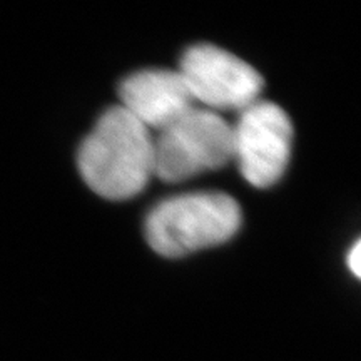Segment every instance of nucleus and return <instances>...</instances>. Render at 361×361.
<instances>
[{
	"mask_svg": "<svg viewBox=\"0 0 361 361\" xmlns=\"http://www.w3.org/2000/svg\"><path fill=\"white\" fill-rule=\"evenodd\" d=\"M78 166L97 196L130 200L154 176V135L123 106H112L80 144Z\"/></svg>",
	"mask_w": 361,
	"mask_h": 361,
	"instance_id": "obj_1",
	"label": "nucleus"
},
{
	"mask_svg": "<svg viewBox=\"0 0 361 361\" xmlns=\"http://www.w3.org/2000/svg\"><path fill=\"white\" fill-rule=\"evenodd\" d=\"M241 207L228 194L189 192L152 207L144 231L157 255L180 258L229 241L241 228Z\"/></svg>",
	"mask_w": 361,
	"mask_h": 361,
	"instance_id": "obj_2",
	"label": "nucleus"
},
{
	"mask_svg": "<svg viewBox=\"0 0 361 361\" xmlns=\"http://www.w3.org/2000/svg\"><path fill=\"white\" fill-rule=\"evenodd\" d=\"M233 161V124L219 112L194 107L154 135V176L183 183Z\"/></svg>",
	"mask_w": 361,
	"mask_h": 361,
	"instance_id": "obj_3",
	"label": "nucleus"
},
{
	"mask_svg": "<svg viewBox=\"0 0 361 361\" xmlns=\"http://www.w3.org/2000/svg\"><path fill=\"white\" fill-rule=\"evenodd\" d=\"M293 126L281 107L256 101L239 112L233 126V161L251 186L276 184L288 168Z\"/></svg>",
	"mask_w": 361,
	"mask_h": 361,
	"instance_id": "obj_4",
	"label": "nucleus"
},
{
	"mask_svg": "<svg viewBox=\"0 0 361 361\" xmlns=\"http://www.w3.org/2000/svg\"><path fill=\"white\" fill-rule=\"evenodd\" d=\"M179 74L194 102L214 112H241L258 101L263 89V78L255 67L209 44L189 47L180 59Z\"/></svg>",
	"mask_w": 361,
	"mask_h": 361,
	"instance_id": "obj_5",
	"label": "nucleus"
},
{
	"mask_svg": "<svg viewBox=\"0 0 361 361\" xmlns=\"http://www.w3.org/2000/svg\"><path fill=\"white\" fill-rule=\"evenodd\" d=\"M121 106L149 130L166 129L196 107L183 75L174 71L147 69L119 85Z\"/></svg>",
	"mask_w": 361,
	"mask_h": 361,
	"instance_id": "obj_6",
	"label": "nucleus"
},
{
	"mask_svg": "<svg viewBox=\"0 0 361 361\" xmlns=\"http://www.w3.org/2000/svg\"><path fill=\"white\" fill-rule=\"evenodd\" d=\"M346 263H348V268L351 273L355 274L356 278H360L361 274V243L356 241L353 247L348 251V258H346Z\"/></svg>",
	"mask_w": 361,
	"mask_h": 361,
	"instance_id": "obj_7",
	"label": "nucleus"
}]
</instances>
